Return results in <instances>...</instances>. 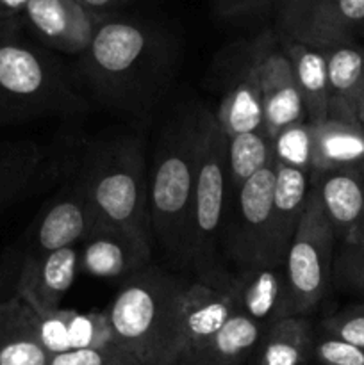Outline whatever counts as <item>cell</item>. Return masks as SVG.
<instances>
[{
  "mask_svg": "<svg viewBox=\"0 0 364 365\" xmlns=\"http://www.w3.org/2000/svg\"><path fill=\"white\" fill-rule=\"evenodd\" d=\"M79 75L102 103L143 116L156 106L171 70L168 39L150 25L107 16L81 53Z\"/></svg>",
  "mask_w": 364,
  "mask_h": 365,
  "instance_id": "cell-1",
  "label": "cell"
},
{
  "mask_svg": "<svg viewBox=\"0 0 364 365\" xmlns=\"http://www.w3.org/2000/svg\"><path fill=\"white\" fill-rule=\"evenodd\" d=\"M186 289L188 282L157 266L121 282L106 314L116 342L138 365H177Z\"/></svg>",
  "mask_w": 364,
  "mask_h": 365,
  "instance_id": "cell-2",
  "label": "cell"
},
{
  "mask_svg": "<svg viewBox=\"0 0 364 365\" xmlns=\"http://www.w3.org/2000/svg\"><path fill=\"white\" fill-rule=\"evenodd\" d=\"M103 225L153 246L143 141L136 135L84 146L77 171Z\"/></svg>",
  "mask_w": 364,
  "mask_h": 365,
  "instance_id": "cell-3",
  "label": "cell"
},
{
  "mask_svg": "<svg viewBox=\"0 0 364 365\" xmlns=\"http://www.w3.org/2000/svg\"><path fill=\"white\" fill-rule=\"evenodd\" d=\"M198 109L186 110L166 123L148 178L153 241L170 257L184 262L189 214L198 164Z\"/></svg>",
  "mask_w": 364,
  "mask_h": 365,
  "instance_id": "cell-4",
  "label": "cell"
},
{
  "mask_svg": "<svg viewBox=\"0 0 364 365\" xmlns=\"http://www.w3.org/2000/svg\"><path fill=\"white\" fill-rule=\"evenodd\" d=\"M88 109L49 48L20 34L0 36V125L49 116H74Z\"/></svg>",
  "mask_w": 364,
  "mask_h": 365,
  "instance_id": "cell-5",
  "label": "cell"
},
{
  "mask_svg": "<svg viewBox=\"0 0 364 365\" xmlns=\"http://www.w3.org/2000/svg\"><path fill=\"white\" fill-rule=\"evenodd\" d=\"M198 164L182 266L191 267L196 280L203 284H225L232 277L218 262V241L225 217L227 189L231 185L227 138L218 127L214 113L198 109Z\"/></svg>",
  "mask_w": 364,
  "mask_h": 365,
  "instance_id": "cell-6",
  "label": "cell"
},
{
  "mask_svg": "<svg viewBox=\"0 0 364 365\" xmlns=\"http://www.w3.org/2000/svg\"><path fill=\"white\" fill-rule=\"evenodd\" d=\"M334 230L310 187L305 212L284 259L291 316L307 317L323 302L334 274Z\"/></svg>",
  "mask_w": 364,
  "mask_h": 365,
  "instance_id": "cell-7",
  "label": "cell"
},
{
  "mask_svg": "<svg viewBox=\"0 0 364 365\" xmlns=\"http://www.w3.org/2000/svg\"><path fill=\"white\" fill-rule=\"evenodd\" d=\"M84 143L79 139H16L0 143V214L74 177Z\"/></svg>",
  "mask_w": 364,
  "mask_h": 365,
  "instance_id": "cell-8",
  "label": "cell"
},
{
  "mask_svg": "<svg viewBox=\"0 0 364 365\" xmlns=\"http://www.w3.org/2000/svg\"><path fill=\"white\" fill-rule=\"evenodd\" d=\"M263 96L264 127L271 139L289 125L307 121L280 32L268 29L241 45Z\"/></svg>",
  "mask_w": 364,
  "mask_h": 365,
  "instance_id": "cell-9",
  "label": "cell"
},
{
  "mask_svg": "<svg viewBox=\"0 0 364 365\" xmlns=\"http://www.w3.org/2000/svg\"><path fill=\"white\" fill-rule=\"evenodd\" d=\"M102 228H106V225L75 173L70 185H66L38 217L31 242L21 259H34L57 250L75 248V245L86 242Z\"/></svg>",
  "mask_w": 364,
  "mask_h": 365,
  "instance_id": "cell-10",
  "label": "cell"
},
{
  "mask_svg": "<svg viewBox=\"0 0 364 365\" xmlns=\"http://www.w3.org/2000/svg\"><path fill=\"white\" fill-rule=\"evenodd\" d=\"M273 187L275 164L257 171L236 192V223L228 250L239 267L270 262Z\"/></svg>",
  "mask_w": 364,
  "mask_h": 365,
  "instance_id": "cell-11",
  "label": "cell"
},
{
  "mask_svg": "<svg viewBox=\"0 0 364 365\" xmlns=\"http://www.w3.org/2000/svg\"><path fill=\"white\" fill-rule=\"evenodd\" d=\"M106 18L89 13L74 0H31L21 16V25L45 48L81 56Z\"/></svg>",
  "mask_w": 364,
  "mask_h": 365,
  "instance_id": "cell-12",
  "label": "cell"
},
{
  "mask_svg": "<svg viewBox=\"0 0 364 365\" xmlns=\"http://www.w3.org/2000/svg\"><path fill=\"white\" fill-rule=\"evenodd\" d=\"M238 310L232 278L225 284H188L181 309V344L177 365H184L220 331Z\"/></svg>",
  "mask_w": 364,
  "mask_h": 365,
  "instance_id": "cell-13",
  "label": "cell"
},
{
  "mask_svg": "<svg viewBox=\"0 0 364 365\" xmlns=\"http://www.w3.org/2000/svg\"><path fill=\"white\" fill-rule=\"evenodd\" d=\"M77 271V248H63L43 257L21 259L11 296H18L36 314L54 312L74 285Z\"/></svg>",
  "mask_w": 364,
  "mask_h": 365,
  "instance_id": "cell-14",
  "label": "cell"
},
{
  "mask_svg": "<svg viewBox=\"0 0 364 365\" xmlns=\"http://www.w3.org/2000/svg\"><path fill=\"white\" fill-rule=\"evenodd\" d=\"M152 250V245L127 232L106 227L82 242L79 269L96 278L125 282L150 266Z\"/></svg>",
  "mask_w": 364,
  "mask_h": 365,
  "instance_id": "cell-15",
  "label": "cell"
},
{
  "mask_svg": "<svg viewBox=\"0 0 364 365\" xmlns=\"http://www.w3.org/2000/svg\"><path fill=\"white\" fill-rule=\"evenodd\" d=\"M232 285L239 312L263 327L291 316L284 262L239 267L238 277H232Z\"/></svg>",
  "mask_w": 364,
  "mask_h": 365,
  "instance_id": "cell-16",
  "label": "cell"
},
{
  "mask_svg": "<svg viewBox=\"0 0 364 365\" xmlns=\"http://www.w3.org/2000/svg\"><path fill=\"white\" fill-rule=\"evenodd\" d=\"M364 31V0H316L289 38L314 48L353 43Z\"/></svg>",
  "mask_w": 364,
  "mask_h": 365,
  "instance_id": "cell-17",
  "label": "cell"
},
{
  "mask_svg": "<svg viewBox=\"0 0 364 365\" xmlns=\"http://www.w3.org/2000/svg\"><path fill=\"white\" fill-rule=\"evenodd\" d=\"M314 185L335 241H345L364 221V178L359 170L314 171Z\"/></svg>",
  "mask_w": 364,
  "mask_h": 365,
  "instance_id": "cell-18",
  "label": "cell"
},
{
  "mask_svg": "<svg viewBox=\"0 0 364 365\" xmlns=\"http://www.w3.org/2000/svg\"><path fill=\"white\" fill-rule=\"evenodd\" d=\"M310 175L275 163L270 262L282 264L310 195Z\"/></svg>",
  "mask_w": 364,
  "mask_h": 365,
  "instance_id": "cell-19",
  "label": "cell"
},
{
  "mask_svg": "<svg viewBox=\"0 0 364 365\" xmlns=\"http://www.w3.org/2000/svg\"><path fill=\"white\" fill-rule=\"evenodd\" d=\"M236 59V71L227 93L221 98L218 110L214 113L218 127L225 138L246 134V132L266 130L264 127L263 96L256 73L246 61L241 46L232 53Z\"/></svg>",
  "mask_w": 364,
  "mask_h": 365,
  "instance_id": "cell-20",
  "label": "cell"
},
{
  "mask_svg": "<svg viewBox=\"0 0 364 365\" xmlns=\"http://www.w3.org/2000/svg\"><path fill=\"white\" fill-rule=\"evenodd\" d=\"M36 312L18 296L0 299V365H49Z\"/></svg>",
  "mask_w": 364,
  "mask_h": 365,
  "instance_id": "cell-21",
  "label": "cell"
},
{
  "mask_svg": "<svg viewBox=\"0 0 364 365\" xmlns=\"http://www.w3.org/2000/svg\"><path fill=\"white\" fill-rule=\"evenodd\" d=\"M328 75V116L357 120V106L364 93V48L355 43L323 48Z\"/></svg>",
  "mask_w": 364,
  "mask_h": 365,
  "instance_id": "cell-22",
  "label": "cell"
},
{
  "mask_svg": "<svg viewBox=\"0 0 364 365\" xmlns=\"http://www.w3.org/2000/svg\"><path fill=\"white\" fill-rule=\"evenodd\" d=\"M280 38L291 63L296 88L302 96L307 121L313 125L323 123L328 118V103H330L325 52L289 36L280 34Z\"/></svg>",
  "mask_w": 364,
  "mask_h": 365,
  "instance_id": "cell-23",
  "label": "cell"
},
{
  "mask_svg": "<svg viewBox=\"0 0 364 365\" xmlns=\"http://www.w3.org/2000/svg\"><path fill=\"white\" fill-rule=\"evenodd\" d=\"M364 164V127L359 121L328 116L314 125L313 173L359 170Z\"/></svg>",
  "mask_w": 364,
  "mask_h": 365,
  "instance_id": "cell-24",
  "label": "cell"
},
{
  "mask_svg": "<svg viewBox=\"0 0 364 365\" xmlns=\"http://www.w3.org/2000/svg\"><path fill=\"white\" fill-rule=\"evenodd\" d=\"M266 327L236 310L209 344L184 365H245L257 355Z\"/></svg>",
  "mask_w": 364,
  "mask_h": 365,
  "instance_id": "cell-25",
  "label": "cell"
},
{
  "mask_svg": "<svg viewBox=\"0 0 364 365\" xmlns=\"http://www.w3.org/2000/svg\"><path fill=\"white\" fill-rule=\"evenodd\" d=\"M257 365H305L314 355L313 327L307 317L289 316L266 327Z\"/></svg>",
  "mask_w": 364,
  "mask_h": 365,
  "instance_id": "cell-26",
  "label": "cell"
},
{
  "mask_svg": "<svg viewBox=\"0 0 364 365\" xmlns=\"http://www.w3.org/2000/svg\"><path fill=\"white\" fill-rule=\"evenodd\" d=\"M228 184L238 192L241 185L257 171L275 164L273 139L266 130L246 132L227 138Z\"/></svg>",
  "mask_w": 364,
  "mask_h": 365,
  "instance_id": "cell-27",
  "label": "cell"
},
{
  "mask_svg": "<svg viewBox=\"0 0 364 365\" xmlns=\"http://www.w3.org/2000/svg\"><path fill=\"white\" fill-rule=\"evenodd\" d=\"M314 125L309 121L289 125L273 138L275 163L313 175Z\"/></svg>",
  "mask_w": 364,
  "mask_h": 365,
  "instance_id": "cell-28",
  "label": "cell"
},
{
  "mask_svg": "<svg viewBox=\"0 0 364 365\" xmlns=\"http://www.w3.org/2000/svg\"><path fill=\"white\" fill-rule=\"evenodd\" d=\"M334 273L343 285L364 294V221L341 242Z\"/></svg>",
  "mask_w": 364,
  "mask_h": 365,
  "instance_id": "cell-29",
  "label": "cell"
},
{
  "mask_svg": "<svg viewBox=\"0 0 364 365\" xmlns=\"http://www.w3.org/2000/svg\"><path fill=\"white\" fill-rule=\"evenodd\" d=\"M321 331L364 349V303L328 316L321 321Z\"/></svg>",
  "mask_w": 364,
  "mask_h": 365,
  "instance_id": "cell-30",
  "label": "cell"
},
{
  "mask_svg": "<svg viewBox=\"0 0 364 365\" xmlns=\"http://www.w3.org/2000/svg\"><path fill=\"white\" fill-rule=\"evenodd\" d=\"M49 365H138L121 348H79L52 355Z\"/></svg>",
  "mask_w": 364,
  "mask_h": 365,
  "instance_id": "cell-31",
  "label": "cell"
},
{
  "mask_svg": "<svg viewBox=\"0 0 364 365\" xmlns=\"http://www.w3.org/2000/svg\"><path fill=\"white\" fill-rule=\"evenodd\" d=\"M314 356L321 365H364V349L325 335L314 341Z\"/></svg>",
  "mask_w": 364,
  "mask_h": 365,
  "instance_id": "cell-32",
  "label": "cell"
},
{
  "mask_svg": "<svg viewBox=\"0 0 364 365\" xmlns=\"http://www.w3.org/2000/svg\"><path fill=\"white\" fill-rule=\"evenodd\" d=\"M316 0H273V13L277 18V31L284 36H291L300 21Z\"/></svg>",
  "mask_w": 364,
  "mask_h": 365,
  "instance_id": "cell-33",
  "label": "cell"
},
{
  "mask_svg": "<svg viewBox=\"0 0 364 365\" xmlns=\"http://www.w3.org/2000/svg\"><path fill=\"white\" fill-rule=\"evenodd\" d=\"M214 9L223 18H241L273 9V0H213Z\"/></svg>",
  "mask_w": 364,
  "mask_h": 365,
  "instance_id": "cell-34",
  "label": "cell"
},
{
  "mask_svg": "<svg viewBox=\"0 0 364 365\" xmlns=\"http://www.w3.org/2000/svg\"><path fill=\"white\" fill-rule=\"evenodd\" d=\"M31 0H0V32L6 36L20 34L21 16Z\"/></svg>",
  "mask_w": 364,
  "mask_h": 365,
  "instance_id": "cell-35",
  "label": "cell"
},
{
  "mask_svg": "<svg viewBox=\"0 0 364 365\" xmlns=\"http://www.w3.org/2000/svg\"><path fill=\"white\" fill-rule=\"evenodd\" d=\"M74 2L98 16H113L118 9L131 4L132 0H74Z\"/></svg>",
  "mask_w": 364,
  "mask_h": 365,
  "instance_id": "cell-36",
  "label": "cell"
},
{
  "mask_svg": "<svg viewBox=\"0 0 364 365\" xmlns=\"http://www.w3.org/2000/svg\"><path fill=\"white\" fill-rule=\"evenodd\" d=\"M357 120H359V123L364 127V93L359 100V106H357Z\"/></svg>",
  "mask_w": 364,
  "mask_h": 365,
  "instance_id": "cell-37",
  "label": "cell"
},
{
  "mask_svg": "<svg viewBox=\"0 0 364 365\" xmlns=\"http://www.w3.org/2000/svg\"><path fill=\"white\" fill-rule=\"evenodd\" d=\"M0 36H6V34H2V32H0Z\"/></svg>",
  "mask_w": 364,
  "mask_h": 365,
  "instance_id": "cell-38",
  "label": "cell"
}]
</instances>
